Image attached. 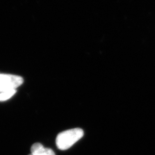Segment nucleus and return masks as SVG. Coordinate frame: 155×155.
Wrapping results in <instances>:
<instances>
[{
  "mask_svg": "<svg viewBox=\"0 0 155 155\" xmlns=\"http://www.w3.org/2000/svg\"><path fill=\"white\" fill-rule=\"evenodd\" d=\"M16 93V90L0 93V101H5L9 100Z\"/></svg>",
  "mask_w": 155,
  "mask_h": 155,
  "instance_id": "4",
  "label": "nucleus"
},
{
  "mask_svg": "<svg viewBox=\"0 0 155 155\" xmlns=\"http://www.w3.org/2000/svg\"><path fill=\"white\" fill-rule=\"evenodd\" d=\"M23 82V78L20 76L0 74V93L16 90Z\"/></svg>",
  "mask_w": 155,
  "mask_h": 155,
  "instance_id": "2",
  "label": "nucleus"
},
{
  "mask_svg": "<svg viewBox=\"0 0 155 155\" xmlns=\"http://www.w3.org/2000/svg\"><path fill=\"white\" fill-rule=\"evenodd\" d=\"M83 135L84 132L81 128H74L62 132L57 136L56 146L59 150H68L81 139Z\"/></svg>",
  "mask_w": 155,
  "mask_h": 155,
  "instance_id": "1",
  "label": "nucleus"
},
{
  "mask_svg": "<svg viewBox=\"0 0 155 155\" xmlns=\"http://www.w3.org/2000/svg\"><path fill=\"white\" fill-rule=\"evenodd\" d=\"M31 150V154L29 155H55L52 150L50 148H45L40 143L33 144Z\"/></svg>",
  "mask_w": 155,
  "mask_h": 155,
  "instance_id": "3",
  "label": "nucleus"
}]
</instances>
